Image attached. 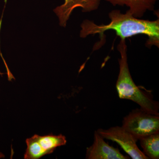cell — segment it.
<instances>
[{
    "mask_svg": "<svg viewBox=\"0 0 159 159\" xmlns=\"http://www.w3.org/2000/svg\"><path fill=\"white\" fill-rule=\"evenodd\" d=\"M111 21L108 25H96L89 20H85L81 25L80 36L85 38L90 34H100L101 38L103 33L107 30L116 31L121 39L139 34H144L148 37L146 46L159 45V20L154 21L140 20L133 16L128 11L123 14L120 10H113L109 14Z\"/></svg>",
    "mask_w": 159,
    "mask_h": 159,
    "instance_id": "1",
    "label": "cell"
},
{
    "mask_svg": "<svg viewBox=\"0 0 159 159\" xmlns=\"http://www.w3.org/2000/svg\"><path fill=\"white\" fill-rule=\"evenodd\" d=\"M118 50L121 58L119 59V72L116 88L119 98L131 100L148 112L159 114L158 101L154 99L151 91L138 86L132 78L127 62L125 39L121 40Z\"/></svg>",
    "mask_w": 159,
    "mask_h": 159,
    "instance_id": "2",
    "label": "cell"
},
{
    "mask_svg": "<svg viewBox=\"0 0 159 159\" xmlns=\"http://www.w3.org/2000/svg\"><path fill=\"white\" fill-rule=\"evenodd\" d=\"M122 126L136 139L159 133V114L143 109H134L123 118Z\"/></svg>",
    "mask_w": 159,
    "mask_h": 159,
    "instance_id": "3",
    "label": "cell"
},
{
    "mask_svg": "<svg viewBox=\"0 0 159 159\" xmlns=\"http://www.w3.org/2000/svg\"><path fill=\"white\" fill-rule=\"evenodd\" d=\"M27 148L24 156L25 159H37L52 153L57 147L65 145L66 137L62 134L41 136L35 134L26 139Z\"/></svg>",
    "mask_w": 159,
    "mask_h": 159,
    "instance_id": "4",
    "label": "cell"
},
{
    "mask_svg": "<svg viewBox=\"0 0 159 159\" xmlns=\"http://www.w3.org/2000/svg\"><path fill=\"white\" fill-rule=\"evenodd\" d=\"M97 131L103 139L116 142L133 159H149L138 147V139L122 126L99 129Z\"/></svg>",
    "mask_w": 159,
    "mask_h": 159,
    "instance_id": "5",
    "label": "cell"
},
{
    "mask_svg": "<svg viewBox=\"0 0 159 159\" xmlns=\"http://www.w3.org/2000/svg\"><path fill=\"white\" fill-rule=\"evenodd\" d=\"M86 159H128L119 149L109 145L97 131L94 134L93 144L86 149Z\"/></svg>",
    "mask_w": 159,
    "mask_h": 159,
    "instance_id": "6",
    "label": "cell"
},
{
    "mask_svg": "<svg viewBox=\"0 0 159 159\" xmlns=\"http://www.w3.org/2000/svg\"><path fill=\"white\" fill-rule=\"evenodd\" d=\"M116 6H126L129 8L127 11L131 15L137 18L144 16L147 10H153L154 5L157 0H105Z\"/></svg>",
    "mask_w": 159,
    "mask_h": 159,
    "instance_id": "7",
    "label": "cell"
},
{
    "mask_svg": "<svg viewBox=\"0 0 159 159\" xmlns=\"http://www.w3.org/2000/svg\"><path fill=\"white\" fill-rule=\"evenodd\" d=\"M143 153L148 158H159V133L152 134L139 139Z\"/></svg>",
    "mask_w": 159,
    "mask_h": 159,
    "instance_id": "8",
    "label": "cell"
},
{
    "mask_svg": "<svg viewBox=\"0 0 159 159\" xmlns=\"http://www.w3.org/2000/svg\"><path fill=\"white\" fill-rule=\"evenodd\" d=\"M81 0H65V3L60 6L61 9L65 11H72L79 5ZM5 3L7 0H5Z\"/></svg>",
    "mask_w": 159,
    "mask_h": 159,
    "instance_id": "9",
    "label": "cell"
},
{
    "mask_svg": "<svg viewBox=\"0 0 159 159\" xmlns=\"http://www.w3.org/2000/svg\"><path fill=\"white\" fill-rule=\"evenodd\" d=\"M5 157V155L2 152H0V159Z\"/></svg>",
    "mask_w": 159,
    "mask_h": 159,
    "instance_id": "10",
    "label": "cell"
}]
</instances>
